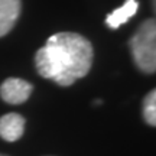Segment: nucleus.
Masks as SVG:
<instances>
[{
  "instance_id": "nucleus-1",
  "label": "nucleus",
  "mask_w": 156,
  "mask_h": 156,
  "mask_svg": "<svg viewBox=\"0 0 156 156\" xmlns=\"http://www.w3.org/2000/svg\"><path fill=\"white\" fill-rule=\"evenodd\" d=\"M93 56V45L87 38L75 32H59L36 52L35 65L41 77L68 87L90 73Z\"/></svg>"
},
{
  "instance_id": "nucleus-7",
  "label": "nucleus",
  "mask_w": 156,
  "mask_h": 156,
  "mask_svg": "<svg viewBox=\"0 0 156 156\" xmlns=\"http://www.w3.org/2000/svg\"><path fill=\"white\" fill-rule=\"evenodd\" d=\"M143 119L149 126L156 124V93L152 90L143 100Z\"/></svg>"
},
{
  "instance_id": "nucleus-4",
  "label": "nucleus",
  "mask_w": 156,
  "mask_h": 156,
  "mask_svg": "<svg viewBox=\"0 0 156 156\" xmlns=\"http://www.w3.org/2000/svg\"><path fill=\"white\" fill-rule=\"evenodd\" d=\"M25 119L19 113H7L0 117V137L6 142H16L25 133Z\"/></svg>"
},
{
  "instance_id": "nucleus-2",
  "label": "nucleus",
  "mask_w": 156,
  "mask_h": 156,
  "mask_svg": "<svg viewBox=\"0 0 156 156\" xmlns=\"http://www.w3.org/2000/svg\"><path fill=\"white\" fill-rule=\"evenodd\" d=\"M130 49L133 54L136 67L146 74L156 71V23L147 19L139 26L130 41Z\"/></svg>"
},
{
  "instance_id": "nucleus-6",
  "label": "nucleus",
  "mask_w": 156,
  "mask_h": 156,
  "mask_svg": "<svg viewBox=\"0 0 156 156\" xmlns=\"http://www.w3.org/2000/svg\"><path fill=\"white\" fill-rule=\"evenodd\" d=\"M139 9V3L136 0H126L124 5L120 6L119 9L113 10L108 16L106 17V23L108 28L117 29L122 25L127 22L130 17H133L136 15V12Z\"/></svg>"
},
{
  "instance_id": "nucleus-8",
  "label": "nucleus",
  "mask_w": 156,
  "mask_h": 156,
  "mask_svg": "<svg viewBox=\"0 0 156 156\" xmlns=\"http://www.w3.org/2000/svg\"><path fill=\"white\" fill-rule=\"evenodd\" d=\"M0 156H7V155H3V153H0Z\"/></svg>"
},
{
  "instance_id": "nucleus-3",
  "label": "nucleus",
  "mask_w": 156,
  "mask_h": 156,
  "mask_svg": "<svg viewBox=\"0 0 156 156\" xmlns=\"http://www.w3.org/2000/svg\"><path fill=\"white\" fill-rule=\"evenodd\" d=\"M34 91L32 84L22 78H7L0 85V97L7 104H22Z\"/></svg>"
},
{
  "instance_id": "nucleus-5",
  "label": "nucleus",
  "mask_w": 156,
  "mask_h": 156,
  "mask_svg": "<svg viewBox=\"0 0 156 156\" xmlns=\"http://www.w3.org/2000/svg\"><path fill=\"white\" fill-rule=\"evenodd\" d=\"M20 0H0V38L10 32L20 15Z\"/></svg>"
}]
</instances>
